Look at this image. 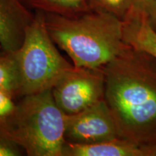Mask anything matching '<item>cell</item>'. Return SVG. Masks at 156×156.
Instances as JSON below:
<instances>
[{
  "label": "cell",
  "instance_id": "1",
  "mask_svg": "<svg viewBox=\"0 0 156 156\" xmlns=\"http://www.w3.org/2000/svg\"><path fill=\"white\" fill-rule=\"evenodd\" d=\"M103 70L105 100L123 137L155 145V56L127 44Z\"/></svg>",
  "mask_w": 156,
  "mask_h": 156
},
{
  "label": "cell",
  "instance_id": "2",
  "mask_svg": "<svg viewBox=\"0 0 156 156\" xmlns=\"http://www.w3.org/2000/svg\"><path fill=\"white\" fill-rule=\"evenodd\" d=\"M46 24L54 42L76 67L101 68L126 46L122 20L103 12L90 10L75 17L46 13Z\"/></svg>",
  "mask_w": 156,
  "mask_h": 156
},
{
  "label": "cell",
  "instance_id": "3",
  "mask_svg": "<svg viewBox=\"0 0 156 156\" xmlns=\"http://www.w3.org/2000/svg\"><path fill=\"white\" fill-rule=\"evenodd\" d=\"M64 116L50 89L21 97L0 125L27 155L62 156Z\"/></svg>",
  "mask_w": 156,
  "mask_h": 156
},
{
  "label": "cell",
  "instance_id": "4",
  "mask_svg": "<svg viewBox=\"0 0 156 156\" xmlns=\"http://www.w3.org/2000/svg\"><path fill=\"white\" fill-rule=\"evenodd\" d=\"M46 24L45 14L38 12L27 26L24 40L14 55L18 68L20 98L52 89L73 65L57 50Z\"/></svg>",
  "mask_w": 156,
  "mask_h": 156
},
{
  "label": "cell",
  "instance_id": "5",
  "mask_svg": "<svg viewBox=\"0 0 156 156\" xmlns=\"http://www.w3.org/2000/svg\"><path fill=\"white\" fill-rule=\"evenodd\" d=\"M54 101L66 115L77 114L105 98L103 67L73 66L51 89Z\"/></svg>",
  "mask_w": 156,
  "mask_h": 156
},
{
  "label": "cell",
  "instance_id": "6",
  "mask_svg": "<svg viewBox=\"0 0 156 156\" xmlns=\"http://www.w3.org/2000/svg\"><path fill=\"white\" fill-rule=\"evenodd\" d=\"M64 138L73 144H93L123 137L106 100L64 116Z\"/></svg>",
  "mask_w": 156,
  "mask_h": 156
},
{
  "label": "cell",
  "instance_id": "7",
  "mask_svg": "<svg viewBox=\"0 0 156 156\" xmlns=\"http://www.w3.org/2000/svg\"><path fill=\"white\" fill-rule=\"evenodd\" d=\"M31 16L18 0H0V46L5 53H14L22 45Z\"/></svg>",
  "mask_w": 156,
  "mask_h": 156
},
{
  "label": "cell",
  "instance_id": "8",
  "mask_svg": "<svg viewBox=\"0 0 156 156\" xmlns=\"http://www.w3.org/2000/svg\"><path fill=\"white\" fill-rule=\"evenodd\" d=\"M62 156H156V145L142 146L125 138L93 144L66 142Z\"/></svg>",
  "mask_w": 156,
  "mask_h": 156
},
{
  "label": "cell",
  "instance_id": "9",
  "mask_svg": "<svg viewBox=\"0 0 156 156\" xmlns=\"http://www.w3.org/2000/svg\"><path fill=\"white\" fill-rule=\"evenodd\" d=\"M123 40L132 47L144 50L156 57V32L143 9L132 7L122 20Z\"/></svg>",
  "mask_w": 156,
  "mask_h": 156
},
{
  "label": "cell",
  "instance_id": "10",
  "mask_svg": "<svg viewBox=\"0 0 156 156\" xmlns=\"http://www.w3.org/2000/svg\"><path fill=\"white\" fill-rule=\"evenodd\" d=\"M0 92L15 99L20 98V83L14 53L0 55Z\"/></svg>",
  "mask_w": 156,
  "mask_h": 156
},
{
  "label": "cell",
  "instance_id": "11",
  "mask_svg": "<svg viewBox=\"0 0 156 156\" xmlns=\"http://www.w3.org/2000/svg\"><path fill=\"white\" fill-rule=\"evenodd\" d=\"M31 4L48 13L75 17L90 11L87 0H30Z\"/></svg>",
  "mask_w": 156,
  "mask_h": 156
},
{
  "label": "cell",
  "instance_id": "12",
  "mask_svg": "<svg viewBox=\"0 0 156 156\" xmlns=\"http://www.w3.org/2000/svg\"><path fill=\"white\" fill-rule=\"evenodd\" d=\"M90 10L113 15L122 20L134 5V0H87Z\"/></svg>",
  "mask_w": 156,
  "mask_h": 156
},
{
  "label": "cell",
  "instance_id": "13",
  "mask_svg": "<svg viewBox=\"0 0 156 156\" xmlns=\"http://www.w3.org/2000/svg\"><path fill=\"white\" fill-rule=\"evenodd\" d=\"M25 152L13 141L0 125V156L24 155Z\"/></svg>",
  "mask_w": 156,
  "mask_h": 156
},
{
  "label": "cell",
  "instance_id": "14",
  "mask_svg": "<svg viewBox=\"0 0 156 156\" xmlns=\"http://www.w3.org/2000/svg\"><path fill=\"white\" fill-rule=\"evenodd\" d=\"M15 99L0 92V120L11 113L15 106Z\"/></svg>",
  "mask_w": 156,
  "mask_h": 156
},
{
  "label": "cell",
  "instance_id": "15",
  "mask_svg": "<svg viewBox=\"0 0 156 156\" xmlns=\"http://www.w3.org/2000/svg\"><path fill=\"white\" fill-rule=\"evenodd\" d=\"M152 28L156 32V0L145 11Z\"/></svg>",
  "mask_w": 156,
  "mask_h": 156
},
{
  "label": "cell",
  "instance_id": "16",
  "mask_svg": "<svg viewBox=\"0 0 156 156\" xmlns=\"http://www.w3.org/2000/svg\"><path fill=\"white\" fill-rule=\"evenodd\" d=\"M155 1V0H134L133 6L146 11Z\"/></svg>",
  "mask_w": 156,
  "mask_h": 156
}]
</instances>
